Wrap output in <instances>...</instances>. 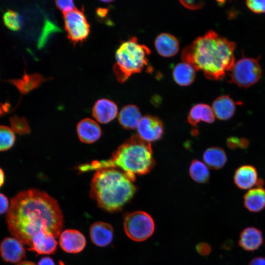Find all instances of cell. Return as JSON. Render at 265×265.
I'll use <instances>...</instances> for the list:
<instances>
[{"mask_svg":"<svg viewBox=\"0 0 265 265\" xmlns=\"http://www.w3.org/2000/svg\"><path fill=\"white\" fill-rule=\"evenodd\" d=\"M15 140L16 136L12 129L8 126L0 125V152L10 149Z\"/></svg>","mask_w":265,"mask_h":265,"instance_id":"83f0119b","label":"cell"},{"mask_svg":"<svg viewBox=\"0 0 265 265\" xmlns=\"http://www.w3.org/2000/svg\"><path fill=\"white\" fill-rule=\"evenodd\" d=\"M235 47L234 42L210 30L184 48L182 59L202 71L207 79L221 80L235 63Z\"/></svg>","mask_w":265,"mask_h":265,"instance_id":"7a4b0ae2","label":"cell"},{"mask_svg":"<svg viewBox=\"0 0 265 265\" xmlns=\"http://www.w3.org/2000/svg\"><path fill=\"white\" fill-rule=\"evenodd\" d=\"M263 241L262 231L256 227H249L240 233L238 245L246 251H254L260 247Z\"/></svg>","mask_w":265,"mask_h":265,"instance_id":"e0dca14e","label":"cell"},{"mask_svg":"<svg viewBox=\"0 0 265 265\" xmlns=\"http://www.w3.org/2000/svg\"><path fill=\"white\" fill-rule=\"evenodd\" d=\"M23 243L16 238L7 237L0 244V255L6 262L18 263L25 257Z\"/></svg>","mask_w":265,"mask_h":265,"instance_id":"8fae6325","label":"cell"},{"mask_svg":"<svg viewBox=\"0 0 265 265\" xmlns=\"http://www.w3.org/2000/svg\"><path fill=\"white\" fill-rule=\"evenodd\" d=\"M246 4L248 8L255 13H265V0H248Z\"/></svg>","mask_w":265,"mask_h":265,"instance_id":"4dcf8cb0","label":"cell"},{"mask_svg":"<svg viewBox=\"0 0 265 265\" xmlns=\"http://www.w3.org/2000/svg\"><path fill=\"white\" fill-rule=\"evenodd\" d=\"M181 3L185 7L191 10H197L202 8L204 3L199 0H180Z\"/></svg>","mask_w":265,"mask_h":265,"instance_id":"d6a6232c","label":"cell"},{"mask_svg":"<svg viewBox=\"0 0 265 265\" xmlns=\"http://www.w3.org/2000/svg\"><path fill=\"white\" fill-rule=\"evenodd\" d=\"M55 4L63 14L69 12L76 8L74 1L71 0H56Z\"/></svg>","mask_w":265,"mask_h":265,"instance_id":"1f68e13d","label":"cell"},{"mask_svg":"<svg viewBox=\"0 0 265 265\" xmlns=\"http://www.w3.org/2000/svg\"><path fill=\"white\" fill-rule=\"evenodd\" d=\"M59 243L65 252L78 253L84 249L86 241L84 235L79 231L67 229L60 235Z\"/></svg>","mask_w":265,"mask_h":265,"instance_id":"7c38bea8","label":"cell"},{"mask_svg":"<svg viewBox=\"0 0 265 265\" xmlns=\"http://www.w3.org/2000/svg\"><path fill=\"white\" fill-rule=\"evenodd\" d=\"M204 162L212 169H220L227 161V157L224 150L219 147L208 148L203 155Z\"/></svg>","mask_w":265,"mask_h":265,"instance_id":"d4e9b609","label":"cell"},{"mask_svg":"<svg viewBox=\"0 0 265 265\" xmlns=\"http://www.w3.org/2000/svg\"><path fill=\"white\" fill-rule=\"evenodd\" d=\"M107 10L106 9L100 8L98 9L97 11V14L100 17H104L107 13Z\"/></svg>","mask_w":265,"mask_h":265,"instance_id":"f35d334b","label":"cell"},{"mask_svg":"<svg viewBox=\"0 0 265 265\" xmlns=\"http://www.w3.org/2000/svg\"><path fill=\"white\" fill-rule=\"evenodd\" d=\"M195 69L189 64L182 62L174 67L172 76L175 82L180 86H186L191 84L195 78Z\"/></svg>","mask_w":265,"mask_h":265,"instance_id":"cb8c5ba5","label":"cell"},{"mask_svg":"<svg viewBox=\"0 0 265 265\" xmlns=\"http://www.w3.org/2000/svg\"><path fill=\"white\" fill-rule=\"evenodd\" d=\"M5 180V175L3 170L0 167V187L3 185Z\"/></svg>","mask_w":265,"mask_h":265,"instance_id":"74e56055","label":"cell"},{"mask_svg":"<svg viewBox=\"0 0 265 265\" xmlns=\"http://www.w3.org/2000/svg\"><path fill=\"white\" fill-rule=\"evenodd\" d=\"M248 265H265V257H255L250 261Z\"/></svg>","mask_w":265,"mask_h":265,"instance_id":"8d00e7d4","label":"cell"},{"mask_svg":"<svg viewBox=\"0 0 265 265\" xmlns=\"http://www.w3.org/2000/svg\"><path fill=\"white\" fill-rule=\"evenodd\" d=\"M155 224L153 217L146 212L137 211L128 213L124 221L127 236L135 241H143L153 234Z\"/></svg>","mask_w":265,"mask_h":265,"instance_id":"8992f818","label":"cell"},{"mask_svg":"<svg viewBox=\"0 0 265 265\" xmlns=\"http://www.w3.org/2000/svg\"><path fill=\"white\" fill-rule=\"evenodd\" d=\"M235 185L241 189H250L255 186H262L263 181L258 178L256 168L249 164L240 166L236 170L234 175Z\"/></svg>","mask_w":265,"mask_h":265,"instance_id":"30bf717a","label":"cell"},{"mask_svg":"<svg viewBox=\"0 0 265 265\" xmlns=\"http://www.w3.org/2000/svg\"><path fill=\"white\" fill-rule=\"evenodd\" d=\"M63 20L67 37L73 44L82 43L87 39L90 26L83 10L76 8L64 13Z\"/></svg>","mask_w":265,"mask_h":265,"instance_id":"ba28073f","label":"cell"},{"mask_svg":"<svg viewBox=\"0 0 265 265\" xmlns=\"http://www.w3.org/2000/svg\"><path fill=\"white\" fill-rule=\"evenodd\" d=\"M150 53L149 48L139 43L135 37L123 42L116 51L113 67L117 80L124 82L132 75L142 71Z\"/></svg>","mask_w":265,"mask_h":265,"instance_id":"5b68a950","label":"cell"},{"mask_svg":"<svg viewBox=\"0 0 265 265\" xmlns=\"http://www.w3.org/2000/svg\"><path fill=\"white\" fill-rule=\"evenodd\" d=\"M117 113V105L112 101L106 98L97 101L92 109L93 117L102 124L110 122L116 117Z\"/></svg>","mask_w":265,"mask_h":265,"instance_id":"4fadbf2b","label":"cell"},{"mask_svg":"<svg viewBox=\"0 0 265 265\" xmlns=\"http://www.w3.org/2000/svg\"><path fill=\"white\" fill-rule=\"evenodd\" d=\"M38 265H56L54 261L49 257L42 258L38 262ZM59 265H64L60 262Z\"/></svg>","mask_w":265,"mask_h":265,"instance_id":"d590c367","label":"cell"},{"mask_svg":"<svg viewBox=\"0 0 265 265\" xmlns=\"http://www.w3.org/2000/svg\"><path fill=\"white\" fill-rule=\"evenodd\" d=\"M10 233L29 247L39 233H48L55 238L61 234L63 215L57 201L44 191L29 189L13 197L6 214Z\"/></svg>","mask_w":265,"mask_h":265,"instance_id":"6da1fadb","label":"cell"},{"mask_svg":"<svg viewBox=\"0 0 265 265\" xmlns=\"http://www.w3.org/2000/svg\"><path fill=\"white\" fill-rule=\"evenodd\" d=\"M57 245V241L53 235L39 233L32 238L31 245L28 249L37 255H48L56 251Z\"/></svg>","mask_w":265,"mask_h":265,"instance_id":"9a60e30c","label":"cell"},{"mask_svg":"<svg viewBox=\"0 0 265 265\" xmlns=\"http://www.w3.org/2000/svg\"><path fill=\"white\" fill-rule=\"evenodd\" d=\"M155 46L159 54L164 57L174 56L179 50L177 38L168 33L159 34L155 39Z\"/></svg>","mask_w":265,"mask_h":265,"instance_id":"ac0fdd59","label":"cell"},{"mask_svg":"<svg viewBox=\"0 0 265 265\" xmlns=\"http://www.w3.org/2000/svg\"><path fill=\"white\" fill-rule=\"evenodd\" d=\"M133 181L116 168L97 170L90 184V196L101 209L108 212L120 210L137 190Z\"/></svg>","mask_w":265,"mask_h":265,"instance_id":"277c9868","label":"cell"},{"mask_svg":"<svg viewBox=\"0 0 265 265\" xmlns=\"http://www.w3.org/2000/svg\"><path fill=\"white\" fill-rule=\"evenodd\" d=\"M51 78H44L38 73L27 74L26 72L19 79L9 80L22 94H26L40 86L42 83L50 80Z\"/></svg>","mask_w":265,"mask_h":265,"instance_id":"d6986e66","label":"cell"},{"mask_svg":"<svg viewBox=\"0 0 265 265\" xmlns=\"http://www.w3.org/2000/svg\"><path fill=\"white\" fill-rule=\"evenodd\" d=\"M226 144L227 147L232 150L238 148L245 149L248 147L249 141L244 137L231 136L227 139Z\"/></svg>","mask_w":265,"mask_h":265,"instance_id":"f546056e","label":"cell"},{"mask_svg":"<svg viewBox=\"0 0 265 265\" xmlns=\"http://www.w3.org/2000/svg\"><path fill=\"white\" fill-rule=\"evenodd\" d=\"M245 208L250 212H258L265 208V189L256 186L248 190L243 196Z\"/></svg>","mask_w":265,"mask_h":265,"instance_id":"44dd1931","label":"cell"},{"mask_svg":"<svg viewBox=\"0 0 265 265\" xmlns=\"http://www.w3.org/2000/svg\"><path fill=\"white\" fill-rule=\"evenodd\" d=\"M155 165L150 143L134 134L121 145L110 159L81 164L77 169L83 173L106 168L120 169L133 182L135 175L149 173Z\"/></svg>","mask_w":265,"mask_h":265,"instance_id":"3957f363","label":"cell"},{"mask_svg":"<svg viewBox=\"0 0 265 265\" xmlns=\"http://www.w3.org/2000/svg\"><path fill=\"white\" fill-rule=\"evenodd\" d=\"M136 128L138 135L149 143L160 139L164 132L162 121L159 117L150 115L142 117Z\"/></svg>","mask_w":265,"mask_h":265,"instance_id":"9c48e42d","label":"cell"},{"mask_svg":"<svg viewBox=\"0 0 265 265\" xmlns=\"http://www.w3.org/2000/svg\"><path fill=\"white\" fill-rule=\"evenodd\" d=\"M214 121V115L212 108L205 104L194 105L189 111L187 116L188 122L196 126L201 121L212 123Z\"/></svg>","mask_w":265,"mask_h":265,"instance_id":"603a6c76","label":"cell"},{"mask_svg":"<svg viewBox=\"0 0 265 265\" xmlns=\"http://www.w3.org/2000/svg\"><path fill=\"white\" fill-rule=\"evenodd\" d=\"M189 173L192 179L199 183H205L209 181L210 178V172L207 166L197 159H194L191 162Z\"/></svg>","mask_w":265,"mask_h":265,"instance_id":"484cf974","label":"cell"},{"mask_svg":"<svg viewBox=\"0 0 265 265\" xmlns=\"http://www.w3.org/2000/svg\"><path fill=\"white\" fill-rule=\"evenodd\" d=\"M4 113V112L3 110L2 105H1L0 106V116L2 115Z\"/></svg>","mask_w":265,"mask_h":265,"instance_id":"60d3db41","label":"cell"},{"mask_svg":"<svg viewBox=\"0 0 265 265\" xmlns=\"http://www.w3.org/2000/svg\"><path fill=\"white\" fill-rule=\"evenodd\" d=\"M3 22L5 26L12 31L20 30L24 25V20L18 12L8 10L3 15Z\"/></svg>","mask_w":265,"mask_h":265,"instance_id":"4316f807","label":"cell"},{"mask_svg":"<svg viewBox=\"0 0 265 265\" xmlns=\"http://www.w3.org/2000/svg\"><path fill=\"white\" fill-rule=\"evenodd\" d=\"M9 207L8 198L3 194L0 193V214L7 212Z\"/></svg>","mask_w":265,"mask_h":265,"instance_id":"e575fe53","label":"cell"},{"mask_svg":"<svg viewBox=\"0 0 265 265\" xmlns=\"http://www.w3.org/2000/svg\"><path fill=\"white\" fill-rule=\"evenodd\" d=\"M11 129L14 133L19 135H24L30 132L29 125L24 117H20L14 115L10 118Z\"/></svg>","mask_w":265,"mask_h":265,"instance_id":"f1b7e54d","label":"cell"},{"mask_svg":"<svg viewBox=\"0 0 265 265\" xmlns=\"http://www.w3.org/2000/svg\"><path fill=\"white\" fill-rule=\"evenodd\" d=\"M197 252L202 256L208 255L211 251L210 245L205 242L199 243L196 246Z\"/></svg>","mask_w":265,"mask_h":265,"instance_id":"836d02e7","label":"cell"},{"mask_svg":"<svg viewBox=\"0 0 265 265\" xmlns=\"http://www.w3.org/2000/svg\"><path fill=\"white\" fill-rule=\"evenodd\" d=\"M77 132L80 140L85 143H92L101 137L102 130L99 124L90 118H85L79 122Z\"/></svg>","mask_w":265,"mask_h":265,"instance_id":"2e32d148","label":"cell"},{"mask_svg":"<svg viewBox=\"0 0 265 265\" xmlns=\"http://www.w3.org/2000/svg\"><path fill=\"white\" fill-rule=\"evenodd\" d=\"M237 104L228 95H223L214 100L212 108L217 118L220 120H227L234 115Z\"/></svg>","mask_w":265,"mask_h":265,"instance_id":"ffe728a7","label":"cell"},{"mask_svg":"<svg viewBox=\"0 0 265 265\" xmlns=\"http://www.w3.org/2000/svg\"><path fill=\"white\" fill-rule=\"evenodd\" d=\"M229 72L230 81L242 88L257 83L262 73L258 59L249 57H243L235 62Z\"/></svg>","mask_w":265,"mask_h":265,"instance_id":"52a82bcc","label":"cell"},{"mask_svg":"<svg viewBox=\"0 0 265 265\" xmlns=\"http://www.w3.org/2000/svg\"><path fill=\"white\" fill-rule=\"evenodd\" d=\"M17 265H36L32 262L25 261H23Z\"/></svg>","mask_w":265,"mask_h":265,"instance_id":"ab89813d","label":"cell"},{"mask_svg":"<svg viewBox=\"0 0 265 265\" xmlns=\"http://www.w3.org/2000/svg\"><path fill=\"white\" fill-rule=\"evenodd\" d=\"M141 118V113L136 106L128 105L121 109L118 122L123 128L133 130L137 128Z\"/></svg>","mask_w":265,"mask_h":265,"instance_id":"7402d4cb","label":"cell"},{"mask_svg":"<svg viewBox=\"0 0 265 265\" xmlns=\"http://www.w3.org/2000/svg\"><path fill=\"white\" fill-rule=\"evenodd\" d=\"M113 232V229L109 224L98 221L90 227V238L95 245L99 247H105L109 245L112 241Z\"/></svg>","mask_w":265,"mask_h":265,"instance_id":"5bb4252c","label":"cell"}]
</instances>
